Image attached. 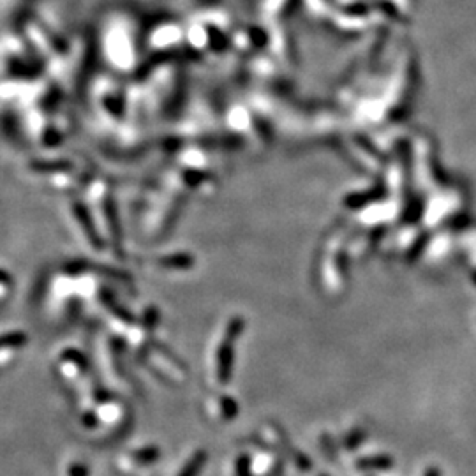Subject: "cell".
Listing matches in <instances>:
<instances>
[{"instance_id":"obj_1","label":"cell","mask_w":476,"mask_h":476,"mask_svg":"<svg viewBox=\"0 0 476 476\" xmlns=\"http://www.w3.org/2000/svg\"><path fill=\"white\" fill-rule=\"evenodd\" d=\"M205 457H206V455H203L202 452H199V454L196 455V457L189 462V466H187V468L183 469L182 473H180V476H195L196 473L199 471V468H202L203 459H205Z\"/></svg>"},{"instance_id":"obj_2","label":"cell","mask_w":476,"mask_h":476,"mask_svg":"<svg viewBox=\"0 0 476 476\" xmlns=\"http://www.w3.org/2000/svg\"><path fill=\"white\" fill-rule=\"evenodd\" d=\"M363 466H374V468H386V466H390V461L385 457L381 459H370L369 464H363Z\"/></svg>"},{"instance_id":"obj_3","label":"cell","mask_w":476,"mask_h":476,"mask_svg":"<svg viewBox=\"0 0 476 476\" xmlns=\"http://www.w3.org/2000/svg\"><path fill=\"white\" fill-rule=\"evenodd\" d=\"M427 476H438V471H434V469H432V471H429V475Z\"/></svg>"}]
</instances>
